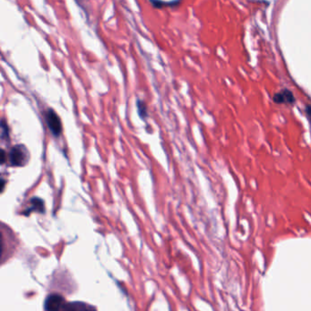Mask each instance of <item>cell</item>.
Masks as SVG:
<instances>
[{"mask_svg":"<svg viewBox=\"0 0 311 311\" xmlns=\"http://www.w3.org/2000/svg\"><path fill=\"white\" fill-rule=\"evenodd\" d=\"M29 157V152L25 145L21 144L13 146L7 154L9 164L15 167H23L27 165Z\"/></svg>","mask_w":311,"mask_h":311,"instance_id":"cell-1","label":"cell"},{"mask_svg":"<svg viewBox=\"0 0 311 311\" xmlns=\"http://www.w3.org/2000/svg\"><path fill=\"white\" fill-rule=\"evenodd\" d=\"M45 119L51 133L55 137L60 136L62 131V123L59 115L56 113L54 109H48L45 113Z\"/></svg>","mask_w":311,"mask_h":311,"instance_id":"cell-2","label":"cell"},{"mask_svg":"<svg viewBox=\"0 0 311 311\" xmlns=\"http://www.w3.org/2000/svg\"><path fill=\"white\" fill-rule=\"evenodd\" d=\"M65 304V300L61 296L52 294L46 300L45 309L47 311H62Z\"/></svg>","mask_w":311,"mask_h":311,"instance_id":"cell-3","label":"cell"},{"mask_svg":"<svg viewBox=\"0 0 311 311\" xmlns=\"http://www.w3.org/2000/svg\"><path fill=\"white\" fill-rule=\"evenodd\" d=\"M273 100L278 104H293L295 103V97L289 90H283L276 93L274 95Z\"/></svg>","mask_w":311,"mask_h":311,"instance_id":"cell-4","label":"cell"},{"mask_svg":"<svg viewBox=\"0 0 311 311\" xmlns=\"http://www.w3.org/2000/svg\"><path fill=\"white\" fill-rule=\"evenodd\" d=\"M62 311H96V309L83 302H70L66 303Z\"/></svg>","mask_w":311,"mask_h":311,"instance_id":"cell-5","label":"cell"},{"mask_svg":"<svg viewBox=\"0 0 311 311\" xmlns=\"http://www.w3.org/2000/svg\"><path fill=\"white\" fill-rule=\"evenodd\" d=\"M32 211H37L39 213H43L44 212V203L40 198L38 197H34L30 200V207H28L27 211H25V214H28L31 213Z\"/></svg>","mask_w":311,"mask_h":311,"instance_id":"cell-6","label":"cell"},{"mask_svg":"<svg viewBox=\"0 0 311 311\" xmlns=\"http://www.w3.org/2000/svg\"><path fill=\"white\" fill-rule=\"evenodd\" d=\"M137 108H138V113H139L140 117L142 118V120L147 118V106H146V104L144 102H142L141 100L137 101Z\"/></svg>","mask_w":311,"mask_h":311,"instance_id":"cell-7","label":"cell"},{"mask_svg":"<svg viewBox=\"0 0 311 311\" xmlns=\"http://www.w3.org/2000/svg\"><path fill=\"white\" fill-rule=\"evenodd\" d=\"M151 4L156 7V8H163L164 6L167 5H172V6H176V5H180V1H173V2H162V1H151Z\"/></svg>","mask_w":311,"mask_h":311,"instance_id":"cell-8","label":"cell"},{"mask_svg":"<svg viewBox=\"0 0 311 311\" xmlns=\"http://www.w3.org/2000/svg\"><path fill=\"white\" fill-rule=\"evenodd\" d=\"M9 138V131H8V126L5 123V119L1 120V139L2 140H8Z\"/></svg>","mask_w":311,"mask_h":311,"instance_id":"cell-9","label":"cell"},{"mask_svg":"<svg viewBox=\"0 0 311 311\" xmlns=\"http://www.w3.org/2000/svg\"><path fill=\"white\" fill-rule=\"evenodd\" d=\"M6 159H7V154L5 153V150H1V152H0V161H1V164H5Z\"/></svg>","mask_w":311,"mask_h":311,"instance_id":"cell-10","label":"cell"},{"mask_svg":"<svg viewBox=\"0 0 311 311\" xmlns=\"http://www.w3.org/2000/svg\"><path fill=\"white\" fill-rule=\"evenodd\" d=\"M306 113L307 116H308V117L310 118V120H311V106H307Z\"/></svg>","mask_w":311,"mask_h":311,"instance_id":"cell-11","label":"cell"},{"mask_svg":"<svg viewBox=\"0 0 311 311\" xmlns=\"http://www.w3.org/2000/svg\"><path fill=\"white\" fill-rule=\"evenodd\" d=\"M5 181L4 180V178L1 179V190L3 191L4 190V187H5Z\"/></svg>","mask_w":311,"mask_h":311,"instance_id":"cell-12","label":"cell"}]
</instances>
